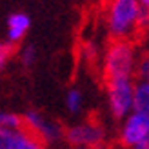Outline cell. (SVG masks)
Returning a JSON list of instances; mask_svg holds the SVG:
<instances>
[{"label": "cell", "instance_id": "11", "mask_svg": "<svg viewBox=\"0 0 149 149\" xmlns=\"http://www.w3.org/2000/svg\"><path fill=\"white\" fill-rule=\"evenodd\" d=\"M18 60H20V64L24 65L26 69L33 68L35 62L38 60V49H36L33 44H26V46L20 49V53H18Z\"/></svg>", "mask_w": 149, "mask_h": 149}, {"label": "cell", "instance_id": "3", "mask_svg": "<svg viewBox=\"0 0 149 149\" xmlns=\"http://www.w3.org/2000/svg\"><path fill=\"white\" fill-rule=\"evenodd\" d=\"M133 87H135V78L106 80L107 107L115 120H124L133 113Z\"/></svg>", "mask_w": 149, "mask_h": 149}, {"label": "cell", "instance_id": "12", "mask_svg": "<svg viewBox=\"0 0 149 149\" xmlns=\"http://www.w3.org/2000/svg\"><path fill=\"white\" fill-rule=\"evenodd\" d=\"M13 55H15V46L7 42H0V71L6 69V65L11 62Z\"/></svg>", "mask_w": 149, "mask_h": 149}, {"label": "cell", "instance_id": "8", "mask_svg": "<svg viewBox=\"0 0 149 149\" xmlns=\"http://www.w3.org/2000/svg\"><path fill=\"white\" fill-rule=\"evenodd\" d=\"M31 27V17L27 13H11L7 18V44L17 47L18 44L26 38V35Z\"/></svg>", "mask_w": 149, "mask_h": 149}, {"label": "cell", "instance_id": "10", "mask_svg": "<svg viewBox=\"0 0 149 149\" xmlns=\"http://www.w3.org/2000/svg\"><path fill=\"white\" fill-rule=\"evenodd\" d=\"M65 107L73 115H77L84 109V93L78 87H71L68 91V95H65Z\"/></svg>", "mask_w": 149, "mask_h": 149}, {"label": "cell", "instance_id": "15", "mask_svg": "<svg viewBox=\"0 0 149 149\" xmlns=\"http://www.w3.org/2000/svg\"><path fill=\"white\" fill-rule=\"evenodd\" d=\"M74 149H87V147H74Z\"/></svg>", "mask_w": 149, "mask_h": 149}, {"label": "cell", "instance_id": "2", "mask_svg": "<svg viewBox=\"0 0 149 149\" xmlns=\"http://www.w3.org/2000/svg\"><path fill=\"white\" fill-rule=\"evenodd\" d=\"M136 42L131 40H111L102 56V74L106 80L115 78H135L136 62L140 58Z\"/></svg>", "mask_w": 149, "mask_h": 149}, {"label": "cell", "instance_id": "14", "mask_svg": "<svg viewBox=\"0 0 149 149\" xmlns=\"http://www.w3.org/2000/svg\"><path fill=\"white\" fill-rule=\"evenodd\" d=\"M131 149H149V142H147V144H140V146H135V147H131Z\"/></svg>", "mask_w": 149, "mask_h": 149}, {"label": "cell", "instance_id": "13", "mask_svg": "<svg viewBox=\"0 0 149 149\" xmlns=\"http://www.w3.org/2000/svg\"><path fill=\"white\" fill-rule=\"evenodd\" d=\"M149 77V58L147 55H140L138 62H136V69H135V78L136 80H147Z\"/></svg>", "mask_w": 149, "mask_h": 149}, {"label": "cell", "instance_id": "1", "mask_svg": "<svg viewBox=\"0 0 149 149\" xmlns=\"http://www.w3.org/2000/svg\"><path fill=\"white\" fill-rule=\"evenodd\" d=\"M149 13L140 7L138 0H109L106 11V26L111 40H131L144 31Z\"/></svg>", "mask_w": 149, "mask_h": 149}, {"label": "cell", "instance_id": "6", "mask_svg": "<svg viewBox=\"0 0 149 149\" xmlns=\"http://www.w3.org/2000/svg\"><path fill=\"white\" fill-rule=\"evenodd\" d=\"M120 142L124 147H135L149 142V113H133L122 120Z\"/></svg>", "mask_w": 149, "mask_h": 149}, {"label": "cell", "instance_id": "7", "mask_svg": "<svg viewBox=\"0 0 149 149\" xmlns=\"http://www.w3.org/2000/svg\"><path fill=\"white\" fill-rule=\"evenodd\" d=\"M0 149H46V144L26 127L0 133Z\"/></svg>", "mask_w": 149, "mask_h": 149}, {"label": "cell", "instance_id": "5", "mask_svg": "<svg viewBox=\"0 0 149 149\" xmlns=\"http://www.w3.org/2000/svg\"><path fill=\"white\" fill-rule=\"evenodd\" d=\"M22 127L31 131L44 144L56 142L58 138L64 136V127L60 124L55 122L53 118L46 116L44 113H40V111H35V109H29L22 115Z\"/></svg>", "mask_w": 149, "mask_h": 149}, {"label": "cell", "instance_id": "9", "mask_svg": "<svg viewBox=\"0 0 149 149\" xmlns=\"http://www.w3.org/2000/svg\"><path fill=\"white\" fill-rule=\"evenodd\" d=\"M133 111L135 113H149V82L136 80L133 87Z\"/></svg>", "mask_w": 149, "mask_h": 149}, {"label": "cell", "instance_id": "4", "mask_svg": "<svg viewBox=\"0 0 149 149\" xmlns=\"http://www.w3.org/2000/svg\"><path fill=\"white\" fill-rule=\"evenodd\" d=\"M64 138L73 147H87V149H102L107 142L106 127L96 120H84L73 124L64 129Z\"/></svg>", "mask_w": 149, "mask_h": 149}]
</instances>
